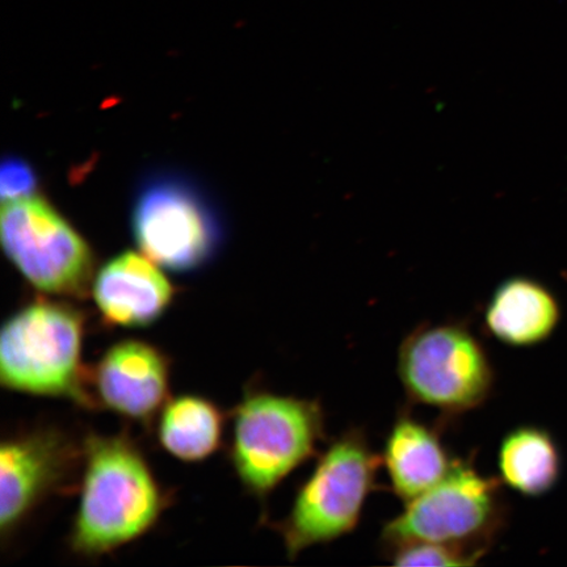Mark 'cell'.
I'll use <instances>...</instances> for the list:
<instances>
[{
    "label": "cell",
    "mask_w": 567,
    "mask_h": 567,
    "mask_svg": "<svg viewBox=\"0 0 567 567\" xmlns=\"http://www.w3.org/2000/svg\"><path fill=\"white\" fill-rule=\"evenodd\" d=\"M399 374L409 401L455 416L491 399V357L463 322L423 323L403 339Z\"/></svg>",
    "instance_id": "cell-6"
},
{
    "label": "cell",
    "mask_w": 567,
    "mask_h": 567,
    "mask_svg": "<svg viewBox=\"0 0 567 567\" xmlns=\"http://www.w3.org/2000/svg\"><path fill=\"white\" fill-rule=\"evenodd\" d=\"M224 427L221 409L196 394L169 396L157 416L162 449L183 463H200L217 452Z\"/></svg>",
    "instance_id": "cell-15"
},
{
    "label": "cell",
    "mask_w": 567,
    "mask_h": 567,
    "mask_svg": "<svg viewBox=\"0 0 567 567\" xmlns=\"http://www.w3.org/2000/svg\"><path fill=\"white\" fill-rule=\"evenodd\" d=\"M169 359L157 346L120 340L89 368L92 401L126 420L152 423L169 399Z\"/></svg>",
    "instance_id": "cell-10"
},
{
    "label": "cell",
    "mask_w": 567,
    "mask_h": 567,
    "mask_svg": "<svg viewBox=\"0 0 567 567\" xmlns=\"http://www.w3.org/2000/svg\"><path fill=\"white\" fill-rule=\"evenodd\" d=\"M396 566H472L484 558L477 553L435 543H409L384 550Z\"/></svg>",
    "instance_id": "cell-16"
},
{
    "label": "cell",
    "mask_w": 567,
    "mask_h": 567,
    "mask_svg": "<svg viewBox=\"0 0 567 567\" xmlns=\"http://www.w3.org/2000/svg\"><path fill=\"white\" fill-rule=\"evenodd\" d=\"M146 255L126 251L106 261L92 281L99 313L112 328L137 329L158 321L175 288Z\"/></svg>",
    "instance_id": "cell-11"
},
{
    "label": "cell",
    "mask_w": 567,
    "mask_h": 567,
    "mask_svg": "<svg viewBox=\"0 0 567 567\" xmlns=\"http://www.w3.org/2000/svg\"><path fill=\"white\" fill-rule=\"evenodd\" d=\"M83 444L76 445L63 431L35 427L4 439L0 449V532L9 537L42 502L66 492Z\"/></svg>",
    "instance_id": "cell-9"
},
{
    "label": "cell",
    "mask_w": 567,
    "mask_h": 567,
    "mask_svg": "<svg viewBox=\"0 0 567 567\" xmlns=\"http://www.w3.org/2000/svg\"><path fill=\"white\" fill-rule=\"evenodd\" d=\"M501 478L486 477L473 460H453L430 491L384 524L382 551L409 543H435L485 557L505 529L508 506Z\"/></svg>",
    "instance_id": "cell-5"
},
{
    "label": "cell",
    "mask_w": 567,
    "mask_h": 567,
    "mask_svg": "<svg viewBox=\"0 0 567 567\" xmlns=\"http://www.w3.org/2000/svg\"><path fill=\"white\" fill-rule=\"evenodd\" d=\"M84 317L73 305L38 299L0 332V381L13 392L66 399L94 409L82 361Z\"/></svg>",
    "instance_id": "cell-2"
},
{
    "label": "cell",
    "mask_w": 567,
    "mask_h": 567,
    "mask_svg": "<svg viewBox=\"0 0 567 567\" xmlns=\"http://www.w3.org/2000/svg\"><path fill=\"white\" fill-rule=\"evenodd\" d=\"M34 189L35 175L27 162L19 158H9L3 162L0 190L4 202L33 196Z\"/></svg>",
    "instance_id": "cell-17"
},
{
    "label": "cell",
    "mask_w": 567,
    "mask_h": 567,
    "mask_svg": "<svg viewBox=\"0 0 567 567\" xmlns=\"http://www.w3.org/2000/svg\"><path fill=\"white\" fill-rule=\"evenodd\" d=\"M381 464L363 430L350 429L332 439L297 492L288 515L272 524L290 559L358 527L368 498L378 491Z\"/></svg>",
    "instance_id": "cell-4"
},
{
    "label": "cell",
    "mask_w": 567,
    "mask_h": 567,
    "mask_svg": "<svg viewBox=\"0 0 567 567\" xmlns=\"http://www.w3.org/2000/svg\"><path fill=\"white\" fill-rule=\"evenodd\" d=\"M132 223L141 251L176 272L205 264L221 236L208 202L188 182L172 176L157 177L142 188Z\"/></svg>",
    "instance_id": "cell-8"
},
{
    "label": "cell",
    "mask_w": 567,
    "mask_h": 567,
    "mask_svg": "<svg viewBox=\"0 0 567 567\" xmlns=\"http://www.w3.org/2000/svg\"><path fill=\"white\" fill-rule=\"evenodd\" d=\"M484 318L486 331L501 343L530 349L555 336L563 309L556 295L544 284L516 276L494 290Z\"/></svg>",
    "instance_id": "cell-12"
},
{
    "label": "cell",
    "mask_w": 567,
    "mask_h": 567,
    "mask_svg": "<svg viewBox=\"0 0 567 567\" xmlns=\"http://www.w3.org/2000/svg\"><path fill=\"white\" fill-rule=\"evenodd\" d=\"M393 493L405 503L430 491L452 466L441 431L402 409L390 429L381 455Z\"/></svg>",
    "instance_id": "cell-13"
},
{
    "label": "cell",
    "mask_w": 567,
    "mask_h": 567,
    "mask_svg": "<svg viewBox=\"0 0 567 567\" xmlns=\"http://www.w3.org/2000/svg\"><path fill=\"white\" fill-rule=\"evenodd\" d=\"M0 226L6 254L34 288L68 297L89 292L94 255L51 204L34 196L4 202Z\"/></svg>",
    "instance_id": "cell-7"
},
{
    "label": "cell",
    "mask_w": 567,
    "mask_h": 567,
    "mask_svg": "<svg viewBox=\"0 0 567 567\" xmlns=\"http://www.w3.org/2000/svg\"><path fill=\"white\" fill-rule=\"evenodd\" d=\"M498 471L503 485L527 498H542L563 477V451L547 429L519 425L501 442Z\"/></svg>",
    "instance_id": "cell-14"
},
{
    "label": "cell",
    "mask_w": 567,
    "mask_h": 567,
    "mask_svg": "<svg viewBox=\"0 0 567 567\" xmlns=\"http://www.w3.org/2000/svg\"><path fill=\"white\" fill-rule=\"evenodd\" d=\"M80 503L71 548L101 557L147 534L168 505V496L130 436L89 435L83 441Z\"/></svg>",
    "instance_id": "cell-1"
},
{
    "label": "cell",
    "mask_w": 567,
    "mask_h": 567,
    "mask_svg": "<svg viewBox=\"0 0 567 567\" xmlns=\"http://www.w3.org/2000/svg\"><path fill=\"white\" fill-rule=\"evenodd\" d=\"M230 463L248 493L266 499L326 441L321 402L248 390L231 414Z\"/></svg>",
    "instance_id": "cell-3"
}]
</instances>
